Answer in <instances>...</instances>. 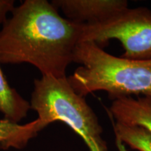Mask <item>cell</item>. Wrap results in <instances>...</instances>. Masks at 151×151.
<instances>
[{"label": "cell", "mask_w": 151, "mask_h": 151, "mask_svg": "<svg viewBox=\"0 0 151 151\" xmlns=\"http://www.w3.org/2000/svg\"><path fill=\"white\" fill-rule=\"evenodd\" d=\"M82 26L80 42L90 41L103 48L116 39L124 48L123 58L151 60V10L148 8H127L106 21Z\"/></svg>", "instance_id": "4"}, {"label": "cell", "mask_w": 151, "mask_h": 151, "mask_svg": "<svg viewBox=\"0 0 151 151\" xmlns=\"http://www.w3.org/2000/svg\"><path fill=\"white\" fill-rule=\"evenodd\" d=\"M30 106L37 113L42 129L52 122H64L83 140L90 151H109L97 115L85 97L73 90L67 77L35 79Z\"/></svg>", "instance_id": "3"}, {"label": "cell", "mask_w": 151, "mask_h": 151, "mask_svg": "<svg viewBox=\"0 0 151 151\" xmlns=\"http://www.w3.org/2000/svg\"><path fill=\"white\" fill-rule=\"evenodd\" d=\"M42 129L39 120H37L25 124H18L6 120H0V148H23L28 141L37 135Z\"/></svg>", "instance_id": "7"}, {"label": "cell", "mask_w": 151, "mask_h": 151, "mask_svg": "<svg viewBox=\"0 0 151 151\" xmlns=\"http://www.w3.org/2000/svg\"><path fill=\"white\" fill-rule=\"evenodd\" d=\"M73 62L81 65L67 80L80 96L104 91L112 101L151 97V60L116 57L96 43L83 41L76 46Z\"/></svg>", "instance_id": "2"}, {"label": "cell", "mask_w": 151, "mask_h": 151, "mask_svg": "<svg viewBox=\"0 0 151 151\" xmlns=\"http://www.w3.org/2000/svg\"><path fill=\"white\" fill-rule=\"evenodd\" d=\"M108 112L114 121L142 126L151 132V97H129L115 100Z\"/></svg>", "instance_id": "6"}, {"label": "cell", "mask_w": 151, "mask_h": 151, "mask_svg": "<svg viewBox=\"0 0 151 151\" xmlns=\"http://www.w3.org/2000/svg\"><path fill=\"white\" fill-rule=\"evenodd\" d=\"M0 31V63H28L42 76L61 78L73 59L82 24L61 16L46 0H25L14 7Z\"/></svg>", "instance_id": "1"}, {"label": "cell", "mask_w": 151, "mask_h": 151, "mask_svg": "<svg viewBox=\"0 0 151 151\" xmlns=\"http://www.w3.org/2000/svg\"><path fill=\"white\" fill-rule=\"evenodd\" d=\"M30 109V103L11 88L0 67V112L3 113L4 119L18 123L27 117Z\"/></svg>", "instance_id": "8"}, {"label": "cell", "mask_w": 151, "mask_h": 151, "mask_svg": "<svg viewBox=\"0 0 151 151\" xmlns=\"http://www.w3.org/2000/svg\"><path fill=\"white\" fill-rule=\"evenodd\" d=\"M14 9V1L0 0V23L3 24L7 20L6 15Z\"/></svg>", "instance_id": "10"}, {"label": "cell", "mask_w": 151, "mask_h": 151, "mask_svg": "<svg viewBox=\"0 0 151 151\" xmlns=\"http://www.w3.org/2000/svg\"><path fill=\"white\" fill-rule=\"evenodd\" d=\"M66 18L80 24H93L113 18L129 8L127 0H53Z\"/></svg>", "instance_id": "5"}, {"label": "cell", "mask_w": 151, "mask_h": 151, "mask_svg": "<svg viewBox=\"0 0 151 151\" xmlns=\"http://www.w3.org/2000/svg\"><path fill=\"white\" fill-rule=\"evenodd\" d=\"M117 141L127 144L132 150L151 151V132L139 125H129L113 121Z\"/></svg>", "instance_id": "9"}, {"label": "cell", "mask_w": 151, "mask_h": 151, "mask_svg": "<svg viewBox=\"0 0 151 151\" xmlns=\"http://www.w3.org/2000/svg\"><path fill=\"white\" fill-rule=\"evenodd\" d=\"M116 145L119 151H127V149L125 148V145L123 144V143L121 142H120V141H116Z\"/></svg>", "instance_id": "11"}]
</instances>
